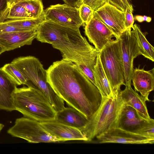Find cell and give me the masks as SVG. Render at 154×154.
Instances as JSON below:
<instances>
[{
    "mask_svg": "<svg viewBox=\"0 0 154 154\" xmlns=\"http://www.w3.org/2000/svg\"><path fill=\"white\" fill-rule=\"evenodd\" d=\"M99 143L153 144L154 138L132 133L120 128H113L96 137Z\"/></svg>",
    "mask_w": 154,
    "mask_h": 154,
    "instance_id": "cell-13",
    "label": "cell"
},
{
    "mask_svg": "<svg viewBox=\"0 0 154 154\" xmlns=\"http://www.w3.org/2000/svg\"><path fill=\"white\" fill-rule=\"evenodd\" d=\"M37 40L51 44L61 52L62 59L93 70L100 51L81 35L79 28L45 20L36 29Z\"/></svg>",
    "mask_w": 154,
    "mask_h": 154,
    "instance_id": "cell-2",
    "label": "cell"
},
{
    "mask_svg": "<svg viewBox=\"0 0 154 154\" xmlns=\"http://www.w3.org/2000/svg\"><path fill=\"white\" fill-rule=\"evenodd\" d=\"M36 30L10 32L0 34V45L5 51L31 45L37 36Z\"/></svg>",
    "mask_w": 154,
    "mask_h": 154,
    "instance_id": "cell-15",
    "label": "cell"
},
{
    "mask_svg": "<svg viewBox=\"0 0 154 154\" xmlns=\"http://www.w3.org/2000/svg\"><path fill=\"white\" fill-rule=\"evenodd\" d=\"M125 12L124 25L126 30L129 28L132 27L134 22V18L132 13V12L128 7H126Z\"/></svg>",
    "mask_w": 154,
    "mask_h": 154,
    "instance_id": "cell-29",
    "label": "cell"
},
{
    "mask_svg": "<svg viewBox=\"0 0 154 154\" xmlns=\"http://www.w3.org/2000/svg\"><path fill=\"white\" fill-rule=\"evenodd\" d=\"M1 69L17 86L27 85V81L23 75L12 63L5 64Z\"/></svg>",
    "mask_w": 154,
    "mask_h": 154,
    "instance_id": "cell-25",
    "label": "cell"
},
{
    "mask_svg": "<svg viewBox=\"0 0 154 154\" xmlns=\"http://www.w3.org/2000/svg\"><path fill=\"white\" fill-rule=\"evenodd\" d=\"M123 3L133 12L134 9L131 4L132 0H121Z\"/></svg>",
    "mask_w": 154,
    "mask_h": 154,
    "instance_id": "cell-33",
    "label": "cell"
},
{
    "mask_svg": "<svg viewBox=\"0 0 154 154\" xmlns=\"http://www.w3.org/2000/svg\"><path fill=\"white\" fill-rule=\"evenodd\" d=\"M46 70L48 82L57 95L89 119L102 102L97 87L72 62L57 61Z\"/></svg>",
    "mask_w": 154,
    "mask_h": 154,
    "instance_id": "cell-1",
    "label": "cell"
},
{
    "mask_svg": "<svg viewBox=\"0 0 154 154\" xmlns=\"http://www.w3.org/2000/svg\"><path fill=\"white\" fill-rule=\"evenodd\" d=\"M19 70L27 81V86L39 90L48 98L56 112L65 107L64 101L53 90L48 82L47 70L36 57H20L11 63Z\"/></svg>",
    "mask_w": 154,
    "mask_h": 154,
    "instance_id": "cell-4",
    "label": "cell"
},
{
    "mask_svg": "<svg viewBox=\"0 0 154 154\" xmlns=\"http://www.w3.org/2000/svg\"><path fill=\"white\" fill-rule=\"evenodd\" d=\"M119 39L124 70L125 86H130L131 85L134 59L141 55V53L131 28L125 30Z\"/></svg>",
    "mask_w": 154,
    "mask_h": 154,
    "instance_id": "cell-10",
    "label": "cell"
},
{
    "mask_svg": "<svg viewBox=\"0 0 154 154\" xmlns=\"http://www.w3.org/2000/svg\"><path fill=\"white\" fill-rule=\"evenodd\" d=\"M43 14L39 17L20 20H6L4 22L8 24L26 31L36 30L40 24L45 20Z\"/></svg>",
    "mask_w": 154,
    "mask_h": 154,
    "instance_id": "cell-23",
    "label": "cell"
},
{
    "mask_svg": "<svg viewBox=\"0 0 154 154\" xmlns=\"http://www.w3.org/2000/svg\"><path fill=\"white\" fill-rule=\"evenodd\" d=\"M131 30L136 39L141 55L152 62L154 61V48L146 38L147 32H142L140 26L135 23Z\"/></svg>",
    "mask_w": 154,
    "mask_h": 154,
    "instance_id": "cell-21",
    "label": "cell"
},
{
    "mask_svg": "<svg viewBox=\"0 0 154 154\" xmlns=\"http://www.w3.org/2000/svg\"><path fill=\"white\" fill-rule=\"evenodd\" d=\"M45 20L65 26L79 28L84 24L78 8L66 4L51 5L44 10Z\"/></svg>",
    "mask_w": 154,
    "mask_h": 154,
    "instance_id": "cell-9",
    "label": "cell"
},
{
    "mask_svg": "<svg viewBox=\"0 0 154 154\" xmlns=\"http://www.w3.org/2000/svg\"><path fill=\"white\" fill-rule=\"evenodd\" d=\"M125 11L107 2L94 11L93 15L106 24L113 32L116 39H118L125 30Z\"/></svg>",
    "mask_w": 154,
    "mask_h": 154,
    "instance_id": "cell-11",
    "label": "cell"
},
{
    "mask_svg": "<svg viewBox=\"0 0 154 154\" xmlns=\"http://www.w3.org/2000/svg\"><path fill=\"white\" fill-rule=\"evenodd\" d=\"M10 0H0V23L5 21L8 10Z\"/></svg>",
    "mask_w": 154,
    "mask_h": 154,
    "instance_id": "cell-28",
    "label": "cell"
},
{
    "mask_svg": "<svg viewBox=\"0 0 154 154\" xmlns=\"http://www.w3.org/2000/svg\"><path fill=\"white\" fill-rule=\"evenodd\" d=\"M117 127L154 138V120L144 118L133 108L125 104L121 112Z\"/></svg>",
    "mask_w": 154,
    "mask_h": 154,
    "instance_id": "cell-8",
    "label": "cell"
},
{
    "mask_svg": "<svg viewBox=\"0 0 154 154\" xmlns=\"http://www.w3.org/2000/svg\"><path fill=\"white\" fill-rule=\"evenodd\" d=\"M17 86L0 68V109L8 111L15 110L13 96Z\"/></svg>",
    "mask_w": 154,
    "mask_h": 154,
    "instance_id": "cell-17",
    "label": "cell"
},
{
    "mask_svg": "<svg viewBox=\"0 0 154 154\" xmlns=\"http://www.w3.org/2000/svg\"><path fill=\"white\" fill-rule=\"evenodd\" d=\"M154 69L146 71L143 69H133L131 77L135 91L140 93L146 102L149 101L148 97L154 87Z\"/></svg>",
    "mask_w": 154,
    "mask_h": 154,
    "instance_id": "cell-16",
    "label": "cell"
},
{
    "mask_svg": "<svg viewBox=\"0 0 154 154\" xmlns=\"http://www.w3.org/2000/svg\"><path fill=\"white\" fill-rule=\"evenodd\" d=\"M125 86V89L120 91L121 97L125 104L133 108L144 118L150 119L146 101L131 85Z\"/></svg>",
    "mask_w": 154,
    "mask_h": 154,
    "instance_id": "cell-19",
    "label": "cell"
},
{
    "mask_svg": "<svg viewBox=\"0 0 154 154\" xmlns=\"http://www.w3.org/2000/svg\"><path fill=\"white\" fill-rule=\"evenodd\" d=\"M65 4L76 7L79 0H62Z\"/></svg>",
    "mask_w": 154,
    "mask_h": 154,
    "instance_id": "cell-32",
    "label": "cell"
},
{
    "mask_svg": "<svg viewBox=\"0 0 154 154\" xmlns=\"http://www.w3.org/2000/svg\"><path fill=\"white\" fill-rule=\"evenodd\" d=\"M5 51L3 48L0 45V55Z\"/></svg>",
    "mask_w": 154,
    "mask_h": 154,
    "instance_id": "cell-36",
    "label": "cell"
},
{
    "mask_svg": "<svg viewBox=\"0 0 154 154\" xmlns=\"http://www.w3.org/2000/svg\"><path fill=\"white\" fill-rule=\"evenodd\" d=\"M107 2V0H79L76 7L78 8L82 5H87L95 11Z\"/></svg>",
    "mask_w": 154,
    "mask_h": 154,
    "instance_id": "cell-27",
    "label": "cell"
},
{
    "mask_svg": "<svg viewBox=\"0 0 154 154\" xmlns=\"http://www.w3.org/2000/svg\"><path fill=\"white\" fill-rule=\"evenodd\" d=\"M101 64L113 94L125 85V73L120 39L109 42L100 51Z\"/></svg>",
    "mask_w": 154,
    "mask_h": 154,
    "instance_id": "cell-6",
    "label": "cell"
},
{
    "mask_svg": "<svg viewBox=\"0 0 154 154\" xmlns=\"http://www.w3.org/2000/svg\"><path fill=\"white\" fill-rule=\"evenodd\" d=\"M4 127V125L0 123V132L2 130Z\"/></svg>",
    "mask_w": 154,
    "mask_h": 154,
    "instance_id": "cell-37",
    "label": "cell"
},
{
    "mask_svg": "<svg viewBox=\"0 0 154 154\" xmlns=\"http://www.w3.org/2000/svg\"><path fill=\"white\" fill-rule=\"evenodd\" d=\"M7 133L30 143L59 142L46 131L40 122L24 116L17 119Z\"/></svg>",
    "mask_w": 154,
    "mask_h": 154,
    "instance_id": "cell-7",
    "label": "cell"
},
{
    "mask_svg": "<svg viewBox=\"0 0 154 154\" xmlns=\"http://www.w3.org/2000/svg\"><path fill=\"white\" fill-rule=\"evenodd\" d=\"M13 97L15 110L24 117L39 122L55 120L56 111L38 89L29 86L17 87Z\"/></svg>",
    "mask_w": 154,
    "mask_h": 154,
    "instance_id": "cell-3",
    "label": "cell"
},
{
    "mask_svg": "<svg viewBox=\"0 0 154 154\" xmlns=\"http://www.w3.org/2000/svg\"><path fill=\"white\" fill-rule=\"evenodd\" d=\"M19 31H27L9 25L4 22L0 23V34Z\"/></svg>",
    "mask_w": 154,
    "mask_h": 154,
    "instance_id": "cell-30",
    "label": "cell"
},
{
    "mask_svg": "<svg viewBox=\"0 0 154 154\" xmlns=\"http://www.w3.org/2000/svg\"><path fill=\"white\" fill-rule=\"evenodd\" d=\"M32 18H33L30 14L24 8L11 2L10 1L8 12L5 20H20Z\"/></svg>",
    "mask_w": 154,
    "mask_h": 154,
    "instance_id": "cell-24",
    "label": "cell"
},
{
    "mask_svg": "<svg viewBox=\"0 0 154 154\" xmlns=\"http://www.w3.org/2000/svg\"><path fill=\"white\" fill-rule=\"evenodd\" d=\"M95 85L102 97H111L114 96L109 83L104 72L99 54L96 64L93 69Z\"/></svg>",
    "mask_w": 154,
    "mask_h": 154,
    "instance_id": "cell-20",
    "label": "cell"
},
{
    "mask_svg": "<svg viewBox=\"0 0 154 154\" xmlns=\"http://www.w3.org/2000/svg\"><path fill=\"white\" fill-rule=\"evenodd\" d=\"M55 120L81 130L88 121L84 115L71 107H65L62 110L57 112Z\"/></svg>",
    "mask_w": 154,
    "mask_h": 154,
    "instance_id": "cell-18",
    "label": "cell"
},
{
    "mask_svg": "<svg viewBox=\"0 0 154 154\" xmlns=\"http://www.w3.org/2000/svg\"><path fill=\"white\" fill-rule=\"evenodd\" d=\"M107 2L114 5L119 10L125 11L127 7L121 0H107Z\"/></svg>",
    "mask_w": 154,
    "mask_h": 154,
    "instance_id": "cell-31",
    "label": "cell"
},
{
    "mask_svg": "<svg viewBox=\"0 0 154 154\" xmlns=\"http://www.w3.org/2000/svg\"><path fill=\"white\" fill-rule=\"evenodd\" d=\"M143 20L144 21H146L148 22H150L151 21V18L146 16H143Z\"/></svg>",
    "mask_w": 154,
    "mask_h": 154,
    "instance_id": "cell-35",
    "label": "cell"
},
{
    "mask_svg": "<svg viewBox=\"0 0 154 154\" xmlns=\"http://www.w3.org/2000/svg\"><path fill=\"white\" fill-rule=\"evenodd\" d=\"M11 2L21 6L30 14L32 17H40L43 13V6L42 0H10Z\"/></svg>",
    "mask_w": 154,
    "mask_h": 154,
    "instance_id": "cell-22",
    "label": "cell"
},
{
    "mask_svg": "<svg viewBox=\"0 0 154 154\" xmlns=\"http://www.w3.org/2000/svg\"><path fill=\"white\" fill-rule=\"evenodd\" d=\"M79 16L84 23L87 24L93 17L94 11L89 6L82 5L78 8Z\"/></svg>",
    "mask_w": 154,
    "mask_h": 154,
    "instance_id": "cell-26",
    "label": "cell"
},
{
    "mask_svg": "<svg viewBox=\"0 0 154 154\" xmlns=\"http://www.w3.org/2000/svg\"><path fill=\"white\" fill-rule=\"evenodd\" d=\"M46 131L59 142L70 140L88 141L79 129L55 120L40 122Z\"/></svg>",
    "mask_w": 154,
    "mask_h": 154,
    "instance_id": "cell-14",
    "label": "cell"
},
{
    "mask_svg": "<svg viewBox=\"0 0 154 154\" xmlns=\"http://www.w3.org/2000/svg\"><path fill=\"white\" fill-rule=\"evenodd\" d=\"M135 19L138 22L141 23L144 21L143 16L141 15H136L135 16Z\"/></svg>",
    "mask_w": 154,
    "mask_h": 154,
    "instance_id": "cell-34",
    "label": "cell"
},
{
    "mask_svg": "<svg viewBox=\"0 0 154 154\" xmlns=\"http://www.w3.org/2000/svg\"><path fill=\"white\" fill-rule=\"evenodd\" d=\"M85 33L89 41L100 51L115 35L111 29L101 20L94 16L85 24Z\"/></svg>",
    "mask_w": 154,
    "mask_h": 154,
    "instance_id": "cell-12",
    "label": "cell"
},
{
    "mask_svg": "<svg viewBox=\"0 0 154 154\" xmlns=\"http://www.w3.org/2000/svg\"><path fill=\"white\" fill-rule=\"evenodd\" d=\"M121 90L112 97H102L99 107L81 130L88 141H91L109 130L117 127L125 104L120 96Z\"/></svg>",
    "mask_w": 154,
    "mask_h": 154,
    "instance_id": "cell-5",
    "label": "cell"
}]
</instances>
